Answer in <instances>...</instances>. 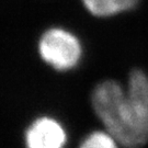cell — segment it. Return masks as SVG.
I'll return each instance as SVG.
<instances>
[{
  "instance_id": "5",
  "label": "cell",
  "mask_w": 148,
  "mask_h": 148,
  "mask_svg": "<svg viewBox=\"0 0 148 148\" xmlns=\"http://www.w3.org/2000/svg\"><path fill=\"white\" fill-rule=\"evenodd\" d=\"M79 148H125L112 134L102 130L88 133L81 140Z\"/></svg>"
},
{
  "instance_id": "3",
  "label": "cell",
  "mask_w": 148,
  "mask_h": 148,
  "mask_svg": "<svg viewBox=\"0 0 148 148\" xmlns=\"http://www.w3.org/2000/svg\"><path fill=\"white\" fill-rule=\"evenodd\" d=\"M67 139V131L63 124L48 115L34 119L24 132L27 148H65Z\"/></svg>"
},
{
  "instance_id": "4",
  "label": "cell",
  "mask_w": 148,
  "mask_h": 148,
  "mask_svg": "<svg viewBox=\"0 0 148 148\" xmlns=\"http://www.w3.org/2000/svg\"><path fill=\"white\" fill-rule=\"evenodd\" d=\"M86 11L98 19H111L137 9L140 0H80Z\"/></svg>"
},
{
  "instance_id": "2",
  "label": "cell",
  "mask_w": 148,
  "mask_h": 148,
  "mask_svg": "<svg viewBox=\"0 0 148 148\" xmlns=\"http://www.w3.org/2000/svg\"><path fill=\"white\" fill-rule=\"evenodd\" d=\"M37 52L44 63L57 71H70L84 58V45L77 34L65 27H53L42 33Z\"/></svg>"
},
{
  "instance_id": "1",
  "label": "cell",
  "mask_w": 148,
  "mask_h": 148,
  "mask_svg": "<svg viewBox=\"0 0 148 148\" xmlns=\"http://www.w3.org/2000/svg\"><path fill=\"white\" fill-rule=\"evenodd\" d=\"M90 102L103 128L125 148H140L148 143V104L128 95L120 81L98 82Z\"/></svg>"
}]
</instances>
